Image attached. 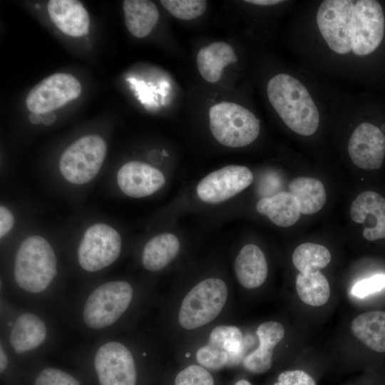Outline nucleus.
<instances>
[{
    "label": "nucleus",
    "instance_id": "nucleus-33",
    "mask_svg": "<svg viewBox=\"0 0 385 385\" xmlns=\"http://www.w3.org/2000/svg\"><path fill=\"white\" fill-rule=\"evenodd\" d=\"M385 287V274H378L356 282L351 289L355 297L364 298Z\"/></svg>",
    "mask_w": 385,
    "mask_h": 385
},
{
    "label": "nucleus",
    "instance_id": "nucleus-4",
    "mask_svg": "<svg viewBox=\"0 0 385 385\" xmlns=\"http://www.w3.org/2000/svg\"><path fill=\"white\" fill-rule=\"evenodd\" d=\"M92 385H151L153 375L116 335L96 339L73 359Z\"/></svg>",
    "mask_w": 385,
    "mask_h": 385
},
{
    "label": "nucleus",
    "instance_id": "nucleus-7",
    "mask_svg": "<svg viewBox=\"0 0 385 385\" xmlns=\"http://www.w3.org/2000/svg\"><path fill=\"white\" fill-rule=\"evenodd\" d=\"M227 298L226 284L219 278H207L197 284L184 297L178 314L185 329L199 328L215 319Z\"/></svg>",
    "mask_w": 385,
    "mask_h": 385
},
{
    "label": "nucleus",
    "instance_id": "nucleus-11",
    "mask_svg": "<svg viewBox=\"0 0 385 385\" xmlns=\"http://www.w3.org/2000/svg\"><path fill=\"white\" fill-rule=\"evenodd\" d=\"M81 92L78 80L68 73H56L46 77L29 91L26 103L31 113H50L77 98Z\"/></svg>",
    "mask_w": 385,
    "mask_h": 385
},
{
    "label": "nucleus",
    "instance_id": "nucleus-16",
    "mask_svg": "<svg viewBox=\"0 0 385 385\" xmlns=\"http://www.w3.org/2000/svg\"><path fill=\"white\" fill-rule=\"evenodd\" d=\"M352 220L364 225V237L369 241L385 238V198L367 190L360 193L350 207Z\"/></svg>",
    "mask_w": 385,
    "mask_h": 385
},
{
    "label": "nucleus",
    "instance_id": "nucleus-27",
    "mask_svg": "<svg viewBox=\"0 0 385 385\" xmlns=\"http://www.w3.org/2000/svg\"><path fill=\"white\" fill-rule=\"evenodd\" d=\"M289 192L297 200L301 214H314L319 211L326 202L324 187L320 180L315 178H295L289 185Z\"/></svg>",
    "mask_w": 385,
    "mask_h": 385
},
{
    "label": "nucleus",
    "instance_id": "nucleus-25",
    "mask_svg": "<svg viewBox=\"0 0 385 385\" xmlns=\"http://www.w3.org/2000/svg\"><path fill=\"white\" fill-rule=\"evenodd\" d=\"M354 336L371 349L385 352V312L373 311L356 316L351 323Z\"/></svg>",
    "mask_w": 385,
    "mask_h": 385
},
{
    "label": "nucleus",
    "instance_id": "nucleus-19",
    "mask_svg": "<svg viewBox=\"0 0 385 385\" xmlns=\"http://www.w3.org/2000/svg\"><path fill=\"white\" fill-rule=\"evenodd\" d=\"M23 369L26 385H92L89 378L81 369L51 364L45 359Z\"/></svg>",
    "mask_w": 385,
    "mask_h": 385
},
{
    "label": "nucleus",
    "instance_id": "nucleus-13",
    "mask_svg": "<svg viewBox=\"0 0 385 385\" xmlns=\"http://www.w3.org/2000/svg\"><path fill=\"white\" fill-rule=\"evenodd\" d=\"M253 181L251 170L242 165H230L207 175L197 184L196 192L203 202H224L247 188Z\"/></svg>",
    "mask_w": 385,
    "mask_h": 385
},
{
    "label": "nucleus",
    "instance_id": "nucleus-18",
    "mask_svg": "<svg viewBox=\"0 0 385 385\" xmlns=\"http://www.w3.org/2000/svg\"><path fill=\"white\" fill-rule=\"evenodd\" d=\"M47 11L52 22L66 35L79 37L88 33L89 16L81 1L50 0Z\"/></svg>",
    "mask_w": 385,
    "mask_h": 385
},
{
    "label": "nucleus",
    "instance_id": "nucleus-12",
    "mask_svg": "<svg viewBox=\"0 0 385 385\" xmlns=\"http://www.w3.org/2000/svg\"><path fill=\"white\" fill-rule=\"evenodd\" d=\"M385 21L381 4L374 0L354 3L351 51L356 56L374 52L382 41Z\"/></svg>",
    "mask_w": 385,
    "mask_h": 385
},
{
    "label": "nucleus",
    "instance_id": "nucleus-39",
    "mask_svg": "<svg viewBox=\"0 0 385 385\" xmlns=\"http://www.w3.org/2000/svg\"><path fill=\"white\" fill-rule=\"evenodd\" d=\"M233 385H252L249 381L241 379L235 381Z\"/></svg>",
    "mask_w": 385,
    "mask_h": 385
},
{
    "label": "nucleus",
    "instance_id": "nucleus-29",
    "mask_svg": "<svg viewBox=\"0 0 385 385\" xmlns=\"http://www.w3.org/2000/svg\"><path fill=\"white\" fill-rule=\"evenodd\" d=\"M331 254L323 245L307 242L299 245L292 255V262L299 272L318 271L327 266Z\"/></svg>",
    "mask_w": 385,
    "mask_h": 385
},
{
    "label": "nucleus",
    "instance_id": "nucleus-24",
    "mask_svg": "<svg viewBox=\"0 0 385 385\" xmlns=\"http://www.w3.org/2000/svg\"><path fill=\"white\" fill-rule=\"evenodd\" d=\"M123 10L128 31L137 38L149 35L159 19L158 9L150 1L125 0Z\"/></svg>",
    "mask_w": 385,
    "mask_h": 385
},
{
    "label": "nucleus",
    "instance_id": "nucleus-31",
    "mask_svg": "<svg viewBox=\"0 0 385 385\" xmlns=\"http://www.w3.org/2000/svg\"><path fill=\"white\" fill-rule=\"evenodd\" d=\"M162 6L174 17L182 20H191L206 10L207 1L204 0H161Z\"/></svg>",
    "mask_w": 385,
    "mask_h": 385
},
{
    "label": "nucleus",
    "instance_id": "nucleus-21",
    "mask_svg": "<svg viewBox=\"0 0 385 385\" xmlns=\"http://www.w3.org/2000/svg\"><path fill=\"white\" fill-rule=\"evenodd\" d=\"M257 211L267 216L274 225L287 227L299 220L301 212L295 197L289 192H279L270 197L261 198Z\"/></svg>",
    "mask_w": 385,
    "mask_h": 385
},
{
    "label": "nucleus",
    "instance_id": "nucleus-37",
    "mask_svg": "<svg viewBox=\"0 0 385 385\" xmlns=\"http://www.w3.org/2000/svg\"><path fill=\"white\" fill-rule=\"evenodd\" d=\"M31 123L36 124L38 123L41 120V116L40 115L31 113L29 117Z\"/></svg>",
    "mask_w": 385,
    "mask_h": 385
},
{
    "label": "nucleus",
    "instance_id": "nucleus-35",
    "mask_svg": "<svg viewBox=\"0 0 385 385\" xmlns=\"http://www.w3.org/2000/svg\"><path fill=\"white\" fill-rule=\"evenodd\" d=\"M14 225L13 213L4 205L0 206V237L2 239L12 229Z\"/></svg>",
    "mask_w": 385,
    "mask_h": 385
},
{
    "label": "nucleus",
    "instance_id": "nucleus-1",
    "mask_svg": "<svg viewBox=\"0 0 385 385\" xmlns=\"http://www.w3.org/2000/svg\"><path fill=\"white\" fill-rule=\"evenodd\" d=\"M10 272V286H1V293L14 302L45 310L61 301L58 256L45 237L34 235L23 240L14 253Z\"/></svg>",
    "mask_w": 385,
    "mask_h": 385
},
{
    "label": "nucleus",
    "instance_id": "nucleus-10",
    "mask_svg": "<svg viewBox=\"0 0 385 385\" xmlns=\"http://www.w3.org/2000/svg\"><path fill=\"white\" fill-rule=\"evenodd\" d=\"M355 1L326 0L317 14L318 28L329 48L340 54L352 48Z\"/></svg>",
    "mask_w": 385,
    "mask_h": 385
},
{
    "label": "nucleus",
    "instance_id": "nucleus-14",
    "mask_svg": "<svg viewBox=\"0 0 385 385\" xmlns=\"http://www.w3.org/2000/svg\"><path fill=\"white\" fill-rule=\"evenodd\" d=\"M348 152L357 167L365 170L379 169L385 155V135L374 125L363 123L352 133Z\"/></svg>",
    "mask_w": 385,
    "mask_h": 385
},
{
    "label": "nucleus",
    "instance_id": "nucleus-9",
    "mask_svg": "<svg viewBox=\"0 0 385 385\" xmlns=\"http://www.w3.org/2000/svg\"><path fill=\"white\" fill-rule=\"evenodd\" d=\"M105 140L98 135H87L72 143L63 152L59 170L66 180L83 185L93 180L106 158Z\"/></svg>",
    "mask_w": 385,
    "mask_h": 385
},
{
    "label": "nucleus",
    "instance_id": "nucleus-23",
    "mask_svg": "<svg viewBox=\"0 0 385 385\" xmlns=\"http://www.w3.org/2000/svg\"><path fill=\"white\" fill-rule=\"evenodd\" d=\"M180 250L178 237L171 233H161L149 240L141 255L143 267L149 272H158L168 266Z\"/></svg>",
    "mask_w": 385,
    "mask_h": 385
},
{
    "label": "nucleus",
    "instance_id": "nucleus-34",
    "mask_svg": "<svg viewBox=\"0 0 385 385\" xmlns=\"http://www.w3.org/2000/svg\"><path fill=\"white\" fill-rule=\"evenodd\" d=\"M273 385H317L314 379L302 370H287L280 373Z\"/></svg>",
    "mask_w": 385,
    "mask_h": 385
},
{
    "label": "nucleus",
    "instance_id": "nucleus-2",
    "mask_svg": "<svg viewBox=\"0 0 385 385\" xmlns=\"http://www.w3.org/2000/svg\"><path fill=\"white\" fill-rule=\"evenodd\" d=\"M135 297V288L128 281L99 282L68 300L67 319L76 329L95 340L116 335Z\"/></svg>",
    "mask_w": 385,
    "mask_h": 385
},
{
    "label": "nucleus",
    "instance_id": "nucleus-32",
    "mask_svg": "<svg viewBox=\"0 0 385 385\" xmlns=\"http://www.w3.org/2000/svg\"><path fill=\"white\" fill-rule=\"evenodd\" d=\"M173 385H215V380L209 370L199 364H190L175 375Z\"/></svg>",
    "mask_w": 385,
    "mask_h": 385
},
{
    "label": "nucleus",
    "instance_id": "nucleus-5",
    "mask_svg": "<svg viewBox=\"0 0 385 385\" xmlns=\"http://www.w3.org/2000/svg\"><path fill=\"white\" fill-rule=\"evenodd\" d=\"M269 101L284 124L302 135H311L318 128V109L304 86L286 73H279L268 82Z\"/></svg>",
    "mask_w": 385,
    "mask_h": 385
},
{
    "label": "nucleus",
    "instance_id": "nucleus-17",
    "mask_svg": "<svg viewBox=\"0 0 385 385\" xmlns=\"http://www.w3.org/2000/svg\"><path fill=\"white\" fill-rule=\"evenodd\" d=\"M259 346L244 358L242 366L247 371L261 374L270 370L272 364V351L284 336V328L279 322H266L256 331Z\"/></svg>",
    "mask_w": 385,
    "mask_h": 385
},
{
    "label": "nucleus",
    "instance_id": "nucleus-8",
    "mask_svg": "<svg viewBox=\"0 0 385 385\" xmlns=\"http://www.w3.org/2000/svg\"><path fill=\"white\" fill-rule=\"evenodd\" d=\"M121 251L118 232L107 224L96 223L85 231L78 243L76 263L83 272L98 273L115 263Z\"/></svg>",
    "mask_w": 385,
    "mask_h": 385
},
{
    "label": "nucleus",
    "instance_id": "nucleus-15",
    "mask_svg": "<svg viewBox=\"0 0 385 385\" xmlns=\"http://www.w3.org/2000/svg\"><path fill=\"white\" fill-rule=\"evenodd\" d=\"M165 183V176L160 170L137 160L125 163L117 173L119 188L130 197L150 195L160 190Z\"/></svg>",
    "mask_w": 385,
    "mask_h": 385
},
{
    "label": "nucleus",
    "instance_id": "nucleus-30",
    "mask_svg": "<svg viewBox=\"0 0 385 385\" xmlns=\"http://www.w3.org/2000/svg\"><path fill=\"white\" fill-rule=\"evenodd\" d=\"M0 377L3 385H26L23 367L0 340Z\"/></svg>",
    "mask_w": 385,
    "mask_h": 385
},
{
    "label": "nucleus",
    "instance_id": "nucleus-6",
    "mask_svg": "<svg viewBox=\"0 0 385 385\" xmlns=\"http://www.w3.org/2000/svg\"><path fill=\"white\" fill-rule=\"evenodd\" d=\"M209 125L214 138L222 145L240 148L257 138L260 120L245 107L232 102H221L209 111Z\"/></svg>",
    "mask_w": 385,
    "mask_h": 385
},
{
    "label": "nucleus",
    "instance_id": "nucleus-3",
    "mask_svg": "<svg viewBox=\"0 0 385 385\" xmlns=\"http://www.w3.org/2000/svg\"><path fill=\"white\" fill-rule=\"evenodd\" d=\"M0 340L22 366L45 359L56 345L58 330L44 309L22 305L0 294Z\"/></svg>",
    "mask_w": 385,
    "mask_h": 385
},
{
    "label": "nucleus",
    "instance_id": "nucleus-20",
    "mask_svg": "<svg viewBox=\"0 0 385 385\" xmlns=\"http://www.w3.org/2000/svg\"><path fill=\"white\" fill-rule=\"evenodd\" d=\"M234 267L238 282L247 289L260 287L267 277L265 257L260 247L254 244H247L240 250Z\"/></svg>",
    "mask_w": 385,
    "mask_h": 385
},
{
    "label": "nucleus",
    "instance_id": "nucleus-28",
    "mask_svg": "<svg viewBox=\"0 0 385 385\" xmlns=\"http://www.w3.org/2000/svg\"><path fill=\"white\" fill-rule=\"evenodd\" d=\"M296 289L300 299L313 307L324 305L330 296L328 280L319 270L299 272L296 277Z\"/></svg>",
    "mask_w": 385,
    "mask_h": 385
},
{
    "label": "nucleus",
    "instance_id": "nucleus-26",
    "mask_svg": "<svg viewBox=\"0 0 385 385\" xmlns=\"http://www.w3.org/2000/svg\"><path fill=\"white\" fill-rule=\"evenodd\" d=\"M208 344L225 354L228 358V368L242 366L245 354V344L241 330L230 325L215 327L210 334Z\"/></svg>",
    "mask_w": 385,
    "mask_h": 385
},
{
    "label": "nucleus",
    "instance_id": "nucleus-38",
    "mask_svg": "<svg viewBox=\"0 0 385 385\" xmlns=\"http://www.w3.org/2000/svg\"><path fill=\"white\" fill-rule=\"evenodd\" d=\"M41 120L45 125H50L55 120V116L51 114L50 116L41 117Z\"/></svg>",
    "mask_w": 385,
    "mask_h": 385
},
{
    "label": "nucleus",
    "instance_id": "nucleus-36",
    "mask_svg": "<svg viewBox=\"0 0 385 385\" xmlns=\"http://www.w3.org/2000/svg\"><path fill=\"white\" fill-rule=\"evenodd\" d=\"M245 2L260 5V6H270L283 2V1L279 0H247Z\"/></svg>",
    "mask_w": 385,
    "mask_h": 385
},
{
    "label": "nucleus",
    "instance_id": "nucleus-40",
    "mask_svg": "<svg viewBox=\"0 0 385 385\" xmlns=\"http://www.w3.org/2000/svg\"><path fill=\"white\" fill-rule=\"evenodd\" d=\"M163 154L166 156L168 155V154L165 153V150H163Z\"/></svg>",
    "mask_w": 385,
    "mask_h": 385
},
{
    "label": "nucleus",
    "instance_id": "nucleus-22",
    "mask_svg": "<svg viewBox=\"0 0 385 385\" xmlns=\"http://www.w3.org/2000/svg\"><path fill=\"white\" fill-rule=\"evenodd\" d=\"M237 61L233 48L222 41L214 42L202 47L197 55L199 72L205 81L210 83L218 81L223 68Z\"/></svg>",
    "mask_w": 385,
    "mask_h": 385
}]
</instances>
